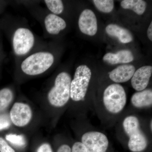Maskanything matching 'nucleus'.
I'll return each mask as SVG.
<instances>
[{"label": "nucleus", "mask_w": 152, "mask_h": 152, "mask_svg": "<svg viewBox=\"0 0 152 152\" xmlns=\"http://www.w3.org/2000/svg\"><path fill=\"white\" fill-rule=\"evenodd\" d=\"M72 78L69 74L62 72L55 79L54 86L48 95L49 102L56 107H61L66 105L70 98Z\"/></svg>", "instance_id": "f257e3e1"}, {"label": "nucleus", "mask_w": 152, "mask_h": 152, "mask_svg": "<svg viewBox=\"0 0 152 152\" xmlns=\"http://www.w3.org/2000/svg\"><path fill=\"white\" fill-rule=\"evenodd\" d=\"M123 127L129 137L128 148L132 152H143L148 146L146 137L140 128L139 120L134 116H129L123 122Z\"/></svg>", "instance_id": "f03ea898"}, {"label": "nucleus", "mask_w": 152, "mask_h": 152, "mask_svg": "<svg viewBox=\"0 0 152 152\" xmlns=\"http://www.w3.org/2000/svg\"><path fill=\"white\" fill-rule=\"evenodd\" d=\"M54 57L51 53L40 52L31 55L21 64L22 71L26 75L36 76L43 73L53 65Z\"/></svg>", "instance_id": "7ed1b4c3"}, {"label": "nucleus", "mask_w": 152, "mask_h": 152, "mask_svg": "<svg viewBox=\"0 0 152 152\" xmlns=\"http://www.w3.org/2000/svg\"><path fill=\"white\" fill-rule=\"evenodd\" d=\"M91 75V69L87 66L82 65L77 68L71 83L70 98L73 101L79 102L83 99Z\"/></svg>", "instance_id": "20e7f679"}, {"label": "nucleus", "mask_w": 152, "mask_h": 152, "mask_svg": "<svg viewBox=\"0 0 152 152\" xmlns=\"http://www.w3.org/2000/svg\"><path fill=\"white\" fill-rule=\"evenodd\" d=\"M126 95L122 86L113 84L106 88L104 91L103 102L108 111L112 113H120L126 104Z\"/></svg>", "instance_id": "39448f33"}, {"label": "nucleus", "mask_w": 152, "mask_h": 152, "mask_svg": "<svg viewBox=\"0 0 152 152\" xmlns=\"http://www.w3.org/2000/svg\"><path fill=\"white\" fill-rule=\"evenodd\" d=\"M35 38L31 30L25 28L17 29L13 37L12 44L14 52L18 56L26 54L32 48Z\"/></svg>", "instance_id": "423d86ee"}, {"label": "nucleus", "mask_w": 152, "mask_h": 152, "mask_svg": "<svg viewBox=\"0 0 152 152\" xmlns=\"http://www.w3.org/2000/svg\"><path fill=\"white\" fill-rule=\"evenodd\" d=\"M82 143L87 152H107L109 146L107 137L103 133L98 132L86 133L82 136Z\"/></svg>", "instance_id": "0eeeda50"}, {"label": "nucleus", "mask_w": 152, "mask_h": 152, "mask_svg": "<svg viewBox=\"0 0 152 152\" xmlns=\"http://www.w3.org/2000/svg\"><path fill=\"white\" fill-rule=\"evenodd\" d=\"M32 118V111L28 104L24 103H15L10 112L11 122L16 126H25L31 121Z\"/></svg>", "instance_id": "6e6552de"}, {"label": "nucleus", "mask_w": 152, "mask_h": 152, "mask_svg": "<svg viewBox=\"0 0 152 152\" xmlns=\"http://www.w3.org/2000/svg\"><path fill=\"white\" fill-rule=\"evenodd\" d=\"M79 27L83 34L87 35H95L97 32L96 17L91 10L86 9L82 12L79 17Z\"/></svg>", "instance_id": "1a4fd4ad"}, {"label": "nucleus", "mask_w": 152, "mask_h": 152, "mask_svg": "<svg viewBox=\"0 0 152 152\" xmlns=\"http://www.w3.org/2000/svg\"><path fill=\"white\" fill-rule=\"evenodd\" d=\"M152 73V66H143L138 69L131 79L133 88L137 91L145 89L149 83Z\"/></svg>", "instance_id": "9d476101"}, {"label": "nucleus", "mask_w": 152, "mask_h": 152, "mask_svg": "<svg viewBox=\"0 0 152 152\" xmlns=\"http://www.w3.org/2000/svg\"><path fill=\"white\" fill-rule=\"evenodd\" d=\"M135 72V68L132 65H123L117 67L109 73V77L116 83L126 82L132 79Z\"/></svg>", "instance_id": "9b49d317"}, {"label": "nucleus", "mask_w": 152, "mask_h": 152, "mask_svg": "<svg viewBox=\"0 0 152 152\" xmlns=\"http://www.w3.org/2000/svg\"><path fill=\"white\" fill-rule=\"evenodd\" d=\"M45 24L47 32L52 35L58 34L66 26L64 19L53 14H49L45 17Z\"/></svg>", "instance_id": "f8f14e48"}, {"label": "nucleus", "mask_w": 152, "mask_h": 152, "mask_svg": "<svg viewBox=\"0 0 152 152\" xmlns=\"http://www.w3.org/2000/svg\"><path fill=\"white\" fill-rule=\"evenodd\" d=\"M104 61L110 64H126L133 61L134 56L131 51L127 50H121L116 53H109L103 57Z\"/></svg>", "instance_id": "ddd939ff"}, {"label": "nucleus", "mask_w": 152, "mask_h": 152, "mask_svg": "<svg viewBox=\"0 0 152 152\" xmlns=\"http://www.w3.org/2000/svg\"><path fill=\"white\" fill-rule=\"evenodd\" d=\"M106 31L109 35L118 38L122 43H129L133 41L132 35L130 32L118 25L113 24L108 25L106 28Z\"/></svg>", "instance_id": "4468645a"}, {"label": "nucleus", "mask_w": 152, "mask_h": 152, "mask_svg": "<svg viewBox=\"0 0 152 152\" xmlns=\"http://www.w3.org/2000/svg\"><path fill=\"white\" fill-rule=\"evenodd\" d=\"M133 105L137 108L149 107L152 104V91L145 89L135 93L131 98Z\"/></svg>", "instance_id": "2eb2a0df"}, {"label": "nucleus", "mask_w": 152, "mask_h": 152, "mask_svg": "<svg viewBox=\"0 0 152 152\" xmlns=\"http://www.w3.org/2000/svg\"><path fill=\"white\" fill-rule=\"evenodd\" d=\"M121 5L123 9L132 10L137 15H142L146 9L147 3L142 0H124Z\"/></svg>", "instance_id": "dca6fc26"}, {"label": "nucleus", "mask_w": 152, "mask_h": 152, "mask_svg": "<svg viewBox=\"0 0 152 152\" xmlns=\"http://www.w3.org/2000/svg\"><path fill=\"white\" fill-rule=\"evenodd\" d=\"M13 98V93L10 89L6 88L0 90V113L7 109Z\"/></svg>", "instance_id": "f3484780"}, {"label": "nucleus", "mask_w": 152, "mask_h": 152, "mask_svg": "<svg viewBox=\"0 0 152 152\" xmlns=\"http://www.w3.org/2000/svg\"><path fill=\"white\" fill-rule=\"evenodd\" d=\"M93 3L96 8L102 12L108 13L113 10L114 7L113 1L112 0H94Z\"/></svg>", "instance_id": "a211bd4d"}, {"label": "nucleus", "mask_w": 152, "mask_h": 152, "mask_svg": "<svg viewBox=\"0 0 152 152\" xmlns=\"http://www.w3.org/2000/svg\"><path fill=\"white\" fill-rule=\"evenodd\" d=\"M45 2L48 9L55 15H59L64 11V5L61 0H45Z\"/></svg>", "instance_id": "6ab92c4d"}, {"label": "nucleus", "mask_w": 152, "mask_h": 152, "mask_svg": "<svg viewBox=\"0 0 152 152\" xmlns=\"http://www.w3.org/2000/svg\"><path fill=\"white\" fill-rule=\"evenodd\" d=\"M6 139L10 143L19 148H24L26 145V139L22 135L9 134L6 136Z\"/></svg>", "instance_id": "aec40b11"}, {"label": "nucleus", "mask_w": 152, "mask_h": 152, "mask_svg": "<svg viewBox=\"0 0 152 152\" xmlns=\"http://www.w3.org/2000/svg\"><path fill=\"white\" fill-rule=\"evenodd\" d=\"M0 152H16L13 148L9 145L4 139L0 137Z\"/></svg>", "instance_id": "412c9836"}, {"label": "nucleus", "mask_w": 152, "mask_h": 152, "mask_svg": "<svg viewBox=\"0 0 152 152\" xmlns=\"http://www.w3.org/2000/svg\"><path fill=\"white\" fill-rule=\"evenodd\" d=\"M10 126L9 118L5 115H0V130L8 129Z\"/></svg>", "instance_id": "4be33fe9"}, {"label": "nucleus", "mask_w": 152, "mask_h": 152, "mask_svg": "<svg viewBox=\"0 0 152 152\" xmlns=\"http://www.w3.org/2000/svg\"><path fill=\"white\" fill-rule=\"evenodd\" d=\"M72 152H87L86 148L81 142H77L72 147Z\"/></svg>", "instance_id": "5701e85b"}, {"label": "nucleus", "mask_w": 152, "mask_h": 152, "mask_svg": "<svg viewBox=\"0 0 152 152\" xmlns=\"http://www.w3.org/2000/svg\"><path fill=\"white\" fill-rule=\"evenodd\" d=\"M36 152H53V151L50 144L44 143L38 147Z\"/></svg>", "instance_id": "b1692460"}, {"label": "nucleus", "mask_w": 152, "mask_h": 152, "mask_svg": "<svg viewBox=\"0 0 152 152\" xmlns=\"http://www.w3.org/2000/svg\"><path fill=\"white\" fill-rule=\"evenodd\" d=\"M56 152H72V148L67 144H63L58 147Z\"/></svg>", "instance_id": "393cba45"}, {"label": "nucleus", "mask_w": 152, "mask_h": 152, "mask_svg": "<svg viewBox=\"0 0 152 152\" xmlns=\"http://www.w3.org/2000/svg\"><path fill=\"white\" fill-rule=\"evenodd\" d=\"M147 34H148V37L149 39L151 41H152V22L151 23V24L148 28V31H147Z\"/></svg>", "instance_id": "a878e982"}, {"label": "nucleus", "mask_w": 152, "mask_h": 152, "mask_svg": "<svg viewBox=\"0 0 152 152\" xmlns=\"http://www.w3.org/2000/svg\"><path fill=\"white\" fill-rule=\"evenodd\" d=\"M152 121H151V130L152 129Z\"/></svg>", "instance_id": "bb28decb"}]
</instances>
